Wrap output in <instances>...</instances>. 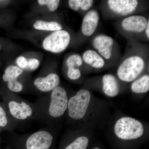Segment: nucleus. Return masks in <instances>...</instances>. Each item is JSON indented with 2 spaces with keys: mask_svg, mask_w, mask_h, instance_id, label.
Masks as SVG:
<instances>
[{
  "mask_svg": "<svg viewBox=\"0 0 149 149\" xmlns=\"http://www.w3.org/2000/svg\"><path fill=\"white\" fill-rule=\"evenodd\" d=\"M49 94L33 103L37 114V121L52 125L54 120L64 114L68 108V98L64 88L58 86Z\"/></svg>",
  "mask_w": 149,
  "mask_h": 149,
  "instance_id": "f257e3e1",
  "label": "nucleus"
},
{
  "mask_svg": "<svg viewBox=\"0 0 149 149\" xmlns=\"http://www.w3.org/2000/svg\"><path fill=\"white\" fill-rule=\"evenodd\" d=\"M10 141L13 149H54L55 136L52 125L23 134L13 133Z\"/></svg>",
  "mask_w": 149,
  "mask_h": 149,
  "instance_id": "f03ea898",
  "label": "nucleus"
},
{
  "mask_svg": "<svg viewBox=\"0 0 149 149\" xmlns=\"http://www.w3.org/2000/svg\"><path fill=\"white\" fill-rule=\"evenodd\" d=\"M14 93L11 92L6 97V109L11 119L18 125L28 120H37L34 103L19 97Z\"/></svg>",
  "mask_w": 149,
  "mask_h": 149,
  "instance_id": "7ed1b4c3",
  "label": "nucleus"
},
{
  "mask_svg": "<svg viewBox=\"0 0 149 149\" xmlns=\"http://www.w3.org/2000/svg\"><path fill=\"white\" fill-rule=\"evenodd\" d=\"M114 132L119 139L124 140H134L140 138L144 133L143 124L133 118H121L116 123Z\"/></svg>",
  "mask_w": 149,
  "mask_h": 149,
  "instance_id": "20e7f679",
  "label": "nucleus"
},
{
  "mask_svg": "<svg viewBox=\"0 0 149 149\" xmlns=\"http://www.w3.org/2000/svg\"><path fill=\"white\" fill-rule=\"evenodd\" d=\"M146 66L142 57L133 55L125 59L118 68L117 74L120 80L125 82L133 81L141 74Z\"/></svg>",
  "mask_w": 149,
  "mask_h": 149,
  "instance_id": "39448f33",
  "label": "nucleus"
},
{
  "mask_svg": "<svg viewBox=\"0 0 149 149\" xmlns=\"http://www.w3.org/2000/svg\"><path fill=\"white\" fill-rule=\"evenodd\" d=\"M91 99V93L86 89L80 90L76 95L68 99L67 110L69 117L74 120L83 118L86 114Z\"/></svg>",
  "mask_w": 149,
  "mask_h": 149,
  "instance_id": "423d86ee",
  "label": "nucleus"
},
{
  "mask_svg": "<svg viewBox=\"0 0 149 149\" xmlns=\"http://www.w3.org/2000/svg\"><path fill=\"white\" fill-rule=\"evenodd\" d=\"M70 41V34L68 31H56L45 38L43 42V47L51 52L59 53L67 48Z\"/></svg>",
  "mask_w": 149,
  "mask_h": 149,
  "instance_id": "0eeeda50",
  "label": "nucleus"
},
{
  "mask_svg": "<svg viewBox=\"0 0 149 149\" xmlns=\"http://www.w3.org/2000/svg\"><path fill=\"white\" fill-rule=\"evenodd\" d=\"M107 4L112 11L118 15L125 16L136 10L139 1L136 0H109Z\"/></svg>",
  "mask_w": 149,
  "mask_h": 149,
  "instance_id": "6e6552de",
  "label": "nucleus"
},
{
  "mask_svg": "<svg viewBox=\"0 0 149 149\" xmlns=\"http://www.w3.org/2000/svg\"><path fill=\"white\" fill-rule=\"evenodd\" d=\"M93 44L94 47L103 58L108 60L111 58L114 44L112 38L105 35H97L93 39Z\"/></svg>",
  "mask_w": 149,
  "mask_h": 149,
  "instance_id": "1a4fd4ad",
  "label": "nucleus"
},
{
  "mask_svg": "<svg viewBox=\"0 0 149 149\" xmlns=\"http://www.w3.org/2000/svg\"><path fill=\"white\" fill-rule=\"evenodd\" d=\"M59 83L58 74L52 72L46 76L37 77L34 80L33 84L38 91L42 93H48L58 87Z\"/></svg>",
  "mask_w": 149,
  "mask_h": 149,
  "instance_id": "9d476101",
  "label": "nucleus"
},
{
  "mask_svg": "<svg viewBox=\"0 0 149 149\" xmlns=\"http://www.w3.org/2000/svg\"><path fill=\"white\" fill-rule=\"evenodd\" d=\"M148 22L147 19L144 16L131 15L123 19L121 26L127 32L140 33L145 30Z\"/></svg>",
  "mask_w": 149,
  "mask_h": 149,
  "instance_id": "9b49d317",
  "label": "nucleus"
},
{
  "mask_svg": "<svg viewBox=\"0 0 149 149\" xmlns=\"http://www.w3.org/2000/svg\"><path fill=\"white\" fill-rule=\"evenodd\" d=\"M100 15L97 11L93 10L88 12L83 17L81 25L83 35L86 37L92 36L98 26Z\"/></svg>",
  "mask_w": 149,
  "mask_h": 149,
  "instance_id": "f8f14e48",
  "label": "nucleus"
},
{
  "mask_svg": "<svg viewBox=\"0 0 149 149\" xmlns=\"http://www.w3.org/2000/svg\"><path fill=\"white\" fill-rule=\"evenodd\" d=\"M103 90L106 95L114 97L119 93V88L116 78L113 74H105L103 77Z\"/></svg>",
  "mask_w": 149,
  "mask_h": 149,
  "instance_id": "ddd939ff",
  "label": "nucleus"
},
{
  "mask_svg": "<svg viewBox=\"0 0 149 149\" xmlns=\"http://www.w3.org/2000/svg\"><path fill=\"white\" fill-rule=\"evenodd\" d=\"M82 58L86 64L94 68H101L105 64L104 59L93 50H88L84 52Z\"/></svg>",
  "mask_w": 149,
  "mask_h": 149,
  "instance_id": "4468645a",
  "label": "nucleus"
},
{
  "mask_svg": "<svg viewBox=\"0 0 149 149\" xmlns=\"http://www.w3.org/2000/svg\"><path fill=\"white\" fill-rule=\"evenodd\" d=\"M17 125L18 124L10 116L6 107L0 104V128L13 130L16 128Z\"/></svg>",
  "mask_w": 149,
  "mask_h": 149,
  "instance_id": "2eb2a0df",
  "label": "nucleus"
},
{
  "mask_svg": "<svg viewBox=\"0 0 149 149\" xmlns=\"http://www.w3.org/2000/svg\"><path fill=\"white\" fill-rule=\"evenodd\" d=\"M131 89L133 93L142 94L147 93L149 90V76L143 75L132 83Z\"/></svg>",
  "mask_w": 149,
  "mask_h": 149,
  "instance_id": "dca6fc26",
  "label": "nucleus"
},
{
  "mask_svg": "<svg viewBox=\"0 0 149 149\" xmlns=\"http://www.w3.org/2000/svg\"><path fill=\"white\" fill-rule=\"evenodd\" d=\"M89 144V140L87 137L80 136L63 144L60 149H86Z\"/></svg>",
  "mask_w": 149,
  "mask_h": 149,
  "instance_id": "f3484780",
  "label": "nucleus"
},
{
  "mask_svg": "<svg viewBox=\"0 0 149 149\" xmlns=\"http://www.w3.org/2000/svg\"><path fill=\"white\" fill-rule=\"evenodd\" d=\"M35 29L37 30H45L49 31H60L62 30V26L58 22H46L38 20L33 25Z\"/></svg>",
  "mask_w": 149,
  "mask_h": 149,
  "instance_id": "a211bd4d",
  "label": "nucleus"
},
{
  "mask_svg": "<svg viewBox=\"0 0 149 149\" xmlns=\"http://www.w3.org/2000/svg\"><path fill=\"white\" fill-rule=\"evenodd\" d=\"M23 70L15 65H11L8 67L3 76V80L5 82L10 80L18 79L19 77L23 74Z\"/></svg>",
  "mask_w": 149,
  "mask_h": 149,
  "instance_id": "6ab92c4d",
  "label": "nucleus"
},
{
  "mask_svg": "<svg viewBox=\"0 0 149 149\" xmlns=\"http://www.w3.org/2000/svg\"><path fill=\"white\" fill-rule=\"evenodd\" d=\"M92 0H70L68 5L70 9L74 11L81 9L83 11L89 10L93 5Z\"/></svg>",
  "mask_w": 149,
  "mask_h": 149,
  "instance_id": "aec40b11",
  "label": "nucleus"
},
{
  "mask_svg": "<svg viewBox=\"0 0 149 149\" xmlns=\"http://www.w3.org/2000/svg\"><path fill=\"white\" fill-rule=\"evenodd\" d=\"M7 84L8 90L12 93H21L24 90V85L18 79L9 81L7 82Z\"/></svg>",
  "mask_w": 149,
  "mask_h": 149,
  "instance_id": "412c9836",
  "label": "nucleus"
},
{
  "mask_svg": "<svg viewBox=\"0 0 149 149\" xmlns=\"http://www.w3.org/2000/svg\"><path fill=\"white\" fill-rule=\"evenodd\" d=\"M83 63V58L78 54H73L70 56L66 61L67 65L68 68H78L82 65Z\"/></svg>",
  "mask_w": 149,
  "mask_h": 149,
  "instance_id": "4be33fe9",
  "label": "nucleus"
},
{
  "mask_svg": "<svg viewBox=\"0 0 149 149\" xmlns=\"http://www.w3.org/2000/svg\"><path fill=\"white\" fill-rule=\"evenodd\" d=\"M37 1L40 5L47 6L50 11L54 12L58 8L60 1L59 0H38Z\"/></svg>",
  "mask_w": 149,
  "mask_h": 149,
  "instance_id": "5701e85b",
  "label": "nucleus"
},
{
  "mask_svg": "<svg viewBox=\"0 0 149 149\" xmlns=\"http://www.w3.org/2000/svg\"><path fill=\"white\" fill-rule=\"evenodd\" d=\"M81 75V71L78 68H70L67 71V76L71 80H76L80 78Z\"/></svg>",
  "mask_w": 149,
  "mask_h": 149,
  "instance_id": "b1692460",
  "label": "nucleus"
},
{
  "mask_svg": "<svg viewBox=\"0 0 149 149\" xmlns=\"http://www.w3.org/2000/svg\"><path fill=\"white\" fill-rule=\"evenodd\" d=\"M27 60V69L34 70L38 68L40 65V62L36 58H29Z\"/></svg>",
  "mask_w": 149,
  "mask_h": 149,
  "instance_id": "393cba45",
  "label": "nucleus"
},
{
  "mask_svg": "<svg viewBox=\"0 0 149 149\" xmlns=\"http://www.w3.org/2000/svg\"><path fill=\"white\" fill-rule=\"evenodd\" d=\"M17 64L22 69H27V60L24 56H20L17 59Z\"/></svg>",
  "mask_w": 149,
  "mask_h": 149,
  "instance_id": "a878e982",
  "label": "nucleus"
},
{
  "mask_svg": "<svg viewBox=\"0 0 149 149\" xmlns=\"http://www.w3.org/2000/svg\"><path fill=\"white\" fill-rule=\"evenodd\" d=\"M146 31V37L148 38V40L149 39V20H148V24L146 27V29H145Z\"/></svg>",
  "mask_w": 149,
  "mask_h": 149,
  "instance_id": "bb28decb",
  "label": "nucleus"
},
{
  "mask_svg": "<svg viewBox=\"0 0 149 149\" xmlns=\"http://www.w3.org/2000/svg\"><path fill=\"white\" fill-rule=\"evenodd\" d=\"M7 149H13L12 148H11V147L10 146H9L8 147V148H7Z\"/></svg>",
  "mask_w": 149,
  "mask_h": 149,
  "instance_id": "cd10ccee",
  "label": "nucleus"
},
{
  "mask_svg": "<svg viewBox=\"0 0 149 149\" xmlns=\"http://www.w3.org/2000/svg\"><path fill=\"white\" fill-rule=\"evenodd\" d=\"M93 149H100V148H97V147H96V148H94Z\"/></svg>",
  "mask_w": 149,
  "mask_h": 149,
  "instance_id": "c85d7f7f",
  "label": "nucleus"
},
{
  "mask_svg": "<svg viewBox=\"0 0 149 149\" xmlns=\"http://www.w3.org/2000/svg\"><path fill=\"white\" fill-rule=\"evenodd\" d=\"M0 132H1V128H0Z\"/></svg>",
  "mask_w": 149,
  "mask_h": 149,
  "instance_id": "c756f323",
  "label": "nucleus"
},
{
  "mask_svg": "<svg viewBox=\"0 0 149 149\" xmlns=\"http://www.w3.org/2000/svg\"><path fill=\"white\" fill-rule=\"evenodd\" d=\"M0 49H1V45H0Z\"/></svg>",
  "mask_w": 149,
  "mask_h": 149,
  "instance_id": "7c9ffc66",
  "label": "nucleus"
}]
</instances>
